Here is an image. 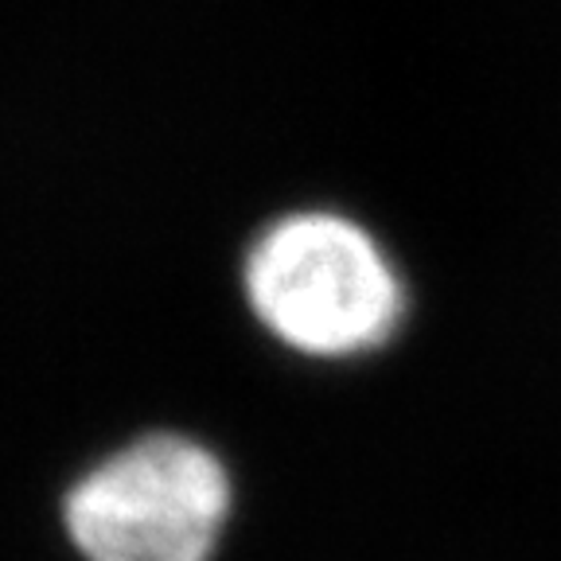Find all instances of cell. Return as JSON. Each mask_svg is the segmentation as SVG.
I'll use <instances>...</instances> for the list:
<instances>
[{"mask_svg": "<svg viewBox=\"0 0 561 561\" xmlns=\"http://www.w3.org/2000/svg\"><path fill=\"white\" fill-rule=\"evenodd\" d=\"M245 293L277 340L308 355H359L394 335L405 297L394 265L340 215H293L245 262Z\"/></svg>", "mask_w": 561, "mask_h": 561, "instance_id": "cell-1", "label": "cell"}, {"mask_svg": "<svg viewBox=\"0 0 561 561\" xmlns=\"http://www.w3.org/2000/svg\"><path fill=\"white\" fill-rule=\"evenodd\" d=\"M230 511L227 468L187 437H145L67 495L87 561H210Z\"/></svg>", "mask_w": 561, "mask_h": 561, "instance_id": "cell-2", "label": "cell"}]
</instances>
